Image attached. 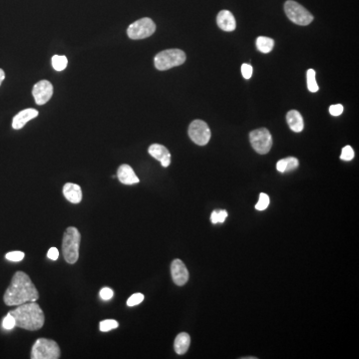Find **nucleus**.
Here are the masks:
<instances>
[{"label": "nucleus", "instance_id": "obj_1", "mask_svg": "<svg viewBox=\"0 0 359 359\" xmlns=\"http://www.w3.org/2000/svg\"><path fill=\"white\" fill-rule=\"evenodd\" d=\"M39 293L30 277L23 271L14 273L11 283L6 289L3 300L8 306L20 305L29 301H36Z\"/></svg>", "mask_w": 359, "mask_h": 359}, {"label": "nucleus", "instance_id": "obj_2", "mask_svg": "<svg viewBox=\"0 0 359 359\" xmlns=\"http://www.w3.org/2000/svg\"><path fill=\"white\" fill-rule=\"evenodd\" d=\"M15 309L9 311L14 317L17 327L35 331L44 325V313L39 304L35 301H29L17 305Z\"/></svg>", "mask_w": 359, "mask_h": 359}, {"label": "nucleus", "instance_id": "obj_3", "mask_svg": "<svg viewBox=\"0 0 359 359\" xmlns=\"http://www.w3.org/2000/svg\"><path fill=\"white\" fill-rule=\"evenodd\" d=\"M81 241V235L74 227H69L63 236L62 252L64 259L70 263H75L79 258V246Z\"/></svg>", "mask_w": 359, "mask_h": 359}, {"label": "nucleus", "instance_id": "obj_4", "mask_svg": "<svg viewBox=\"0 0 359 359\" xmlns=\"http://www.w3.org/2000/svg\"><path fill=\"white\" fill-rule=\"evenodd\" d=\"M186 54L180 49H168L158 53L154 62L158 70L165 71L176 66H180L186 61Z\"/></svg>", "mask_w": 359, "mask_h": 359}, {"label": "nucleus", "instance_id": "obj_5", "mask_svg": "<svg viewBox=\"0 0 359 359\" xmlns=\"http://www.w3.org/2000/svg\"><path fill=\"white\" fill-rule=\"evenodd\" d=\"M32 359H58L60 348L56 341L47 338H38L32 346Z\"/></svg>", "mask_w": 359, "mask_h": 359}, {"label": "nucleus", "instance_id": "obj_6", "mask_svg": "<svg viewBox=\"0 0 359 359\" xmlns=\"http://www.w3.org/2000/svg\"><path fill=\"white\" fill-rule=\"evenodd\" d=\"M284 11L290 21L300 26L308 25L313 20L312 14L302 5L293 0H287L285 2Z\"/></svg>", "mask_w": 359, "mask_h": 359}, {"label": "nucleus", "instance_id": "obj_7", "mask_svg": "<svg viewBox=\"0 0 359 359\" xmlns=\"http://www.w3.org/2000/svg\"><path fill=\"white\" fill-rule=\"evenodd\" d=\"M156 31V24L151 18H141L130 24L127 29V34L131 39H145L150 37Z\"/></svg>", "mask_w": 359, "mask_h": 359}, {"label": "nucleus", "instance_id": "obj_8", "mask_svg": "<svg viewBox=\"0 0 359 359\" xmlns=\"http://www.w3.org/2000/svg\"><path fill=\"white\" fill-rule=\"evenodd\" d=\"M249 141L253 150L260 154H267L272 146V137L265 128L253 130L249 133Z\"/></svg>", "mask_w": 359, "mask_h": 359}, {"label": "nucleus", "instance_id": "obj_9", "mask_svg": "<svg viewBox=\"0 0 359 359\" xmlns=\"http://www.w3.org/2000/svg\"><path fill=\"white\" fill-rule=\"evenodd\" d=\"M189 136L195 144L205 146L211 139V130L203 120H195L189 127Z\"/></svg>", "mask_w": 359, "mask_h": 359}, {"label": "nucleus", "instance_id": "obj_10", "mask_svg": "<svg viewBox=\"0 0 359 359\" xmlns=\"http://www.w3.org/2000/svg\"><path fill=\"white\" fill-rule=\"evenodd\" d=\"M32 95L37 105H44L53 95V86L49 81L41 80L33 86Z\"/></svg>", "mask_w": 359, "mask_h": 359}, {"label": "nucleus", "instance_id": "obj_11", "mask_svg": "<svg viewBox=\"0 0 359 359\" xmlns=\"http://www.w3.org/2000/svg\"><path fill=\"white\" fill-rule=\"evenodd\" d=\"M171 273L174 282L179 286L186 284L189 280L188 268L186 267L185 263L179 258L173 260L171 264Z\"/></svg>", "mask_w": 359, "mask_h": 359}, {"label": "nucleus", "instance_id": "obj_12", "mask_svg": "<svg viewBox=\"0 0 359 359\" xmlns=\"http://www.w3.org/2000/svg\"><path fill=\"white\" fill-rule=\"evenodd\" d=\"M149 154L155 158L156 160L161 162V165L164 168H167L170 166L171 164V154L169 152V150L160 144H153L149 147L148 150Z\"/></svg>", "mask_w": 359, "mask_h": 359}, {"label": "nucleus", "instance_id": "obj_13", "mask_svg": "<svg viewBox=\"0 0 359 359\" xmlns=\"http://www.w3.org/2000/svg\"><path fill=\"white\" fill-rule=\"evenodd\" d=\"M218 26L227 32L234 31L237 27V22L234 14L229 10H222L217 16Z\"/></svg>", "mask_w": 359, "mask_h": 359}, {"label": "nucleus", "instance_id": "obj_14", "mask_svg": "<svg viewBox=\"0 0 359 359\" xmlns=\"http://www.w3.org/2000/svg\"><path fill=\"white\" fill-rule=\"evenodd\" d=\"M38 116V111L32 108L22 110L14 116L12 120V128L15 130H20L23 128L30 120L34 119Z\"/></svg>", "mask_w": 359, "mask_h": 359}, {"label": "nucleus", "instance_id": "obj_15", "mask_svg": "<svg viewBox=\"0 0 359 359\" xmlns=\"http://www.w3.org/2000/svg\"><path fill=\"white\" fill-rule=\"evenodd\" d=\"M117 178L124 185H134L140 182L139 178L136 176L134 170L129 165H121L117 171Z\"/></svg>", "mask_w": 359, "mask_h": 359}, {"label": "nucleus", "instance_id": "obj_16", "mask_svg": "<svg viewBox=\"0 0 359 359\" xmlns=\"http://www.w3.org/2000/svg\"><path fill=\"white\" fill-rule=\"evenodd\" d=\"M63 195L66 200L72 204H79L82 201V190L77 184H65L63 187Z\"/></svg>", "mask_w": 359, "mask_h": 359}, {"label": "nucleus", "instance_id": "obj_17", "mask_svg": "<svg viewBox=\"0 0 359 359\" xmlns=\"http://www.w3.org/2000/svg\"><path fill=\"white\" fill-rule=\"evenodd\" d=\"M286 121L287 124L289 126V128L295 132V133H299L303 130L304 127V123L301 114L296 111V110H290L287 114H286Z\"/></svg>", "mask_w": 359, "mask_h": 359}, {"label": "nucleus", "instance_id": "obj_18", "mask_svg": "<svg viewBox=\"0 0 359 359\" xmlns=\"http://www.w3.org/2000/svg\"><path fill=\"white\" fill-rule=\"evenodd\" d=\"M191 344V337L188 333L186 332H181L180 334L177 335L175 342H174V348L177 354L179 355H183L185 354Z\"/></svg>", "mask_w": 359, "mask_h": 359}, {"label": "nucleus", "instance_id": "obj_19", "mask_svg": "<svg viewBox=\"0 0 359 359\" xmlns=\"http://www.w3.org/2000/svg\"><path fill=\"white\" fill-rule=\"evenodd\" d=\"M274 46L273 39L265 36H259L256 39V48L261 53H269Z\"/></svg>", "mask_w": 359, "mask_h": 359}, {"label": "nucleus", "instance_id": "obj_20", "mask_svg": "<svg viewBox=\"0 0 359 359\" xmlns=\"http://www.w3.org/2000/svg\"><path fill=\"white\" fill-rule=\"evenodd\" d=\"M315 71L313 69H308L306 71V80H307V87L308 90L312 93H315L318 91V85L316 82V78H315Z\"/></svg>", "mask_w": 359, "mask_h": 359}, {"label": "nucleus", "instance_id": "obj_21", "mask_svg": "<svg viewBox=\"0 0 359 359\" xmlns=\"http://www.w3.org/2000/svg\"><path fill=\"white\" fill-rule=\"evenodd\" d=\"M68 64V60L66 56L61 55H54L52 57V67L56 71H63Z\"/></svg>", "mask_w": 359, "mask_h": 359}, {"label": "nucleus", "instance_id": "obj_22", "mask_svg": "<svg viewBox=\"0 0 359 359\" xmlns=\"http://www.w3.org/2000/svg\"><path fill=\"white\" fill-rule=\"evenodd\" d=\"M119 326V323L114 320V319H106V320H102L99 324V328L102 332H107L110 331L112 329H115Z\"/></svg>", "mask_w": 359, "mask_h": 359}, {"label": "nucleus", "instance_id": "obj_23", "mask_svg": "<svg viewBox=\"0 0 359 359\" xmlns=\"http://www.w3.org/2000/svg\"><path fill=\"white\" fill-rule=\"evenodd\" d=\"M268 205H269V197L264 193L259 194V199L257 204L255 205V209L257 211H264L268 207Z\"/></svg>", "mask_w": 359, "mask_h": 359}, {"label": "nucleus", "instance_id": "obj_24", "mask_svg": "<svg viewBox=\"0 0 359 359\" xmlns=\"http://www.w3.org/2000/svg\"><path fill=\"white\" fill-rule=\"evenodd\" d=\"M25 254L23 251H19V250H15V251H10V252H7L5 254V258L10 260V261H21L23 258H24Z\"/></svg>", "mask_w": 359, "mask_h": 359}, {"label": "nucleus", "instance_id": "obj_25", "mask_svg": "<svg viewBox=\"0 0 359 359\" xmlns=\"http://www.w3.org/2000/svg\"><path fill=\"white\" fill-rule=\"evenodd\" d=\"M144 300V294L142 293H134L133 295H131L128 300H127V305L132 307L135 305L140 304L142 301Z\"/></svg>", "mask_w": 359, "mask_h": 359}, {"label": "nucleus", "instance_id": "obj_26", "mask_svg": "<svg viewBox=\"0 0 359 359\" xmlns=\"http://www.w3.org/2000/svg\"><path fill=\"white\" fill-rule=\"evenodd\" d=\"M2 326H3V328L6 329V330H11V329H13V328L16 326V324H15V319H14V317H13L9 312H8L7 315L3 318Z\"/></svg>", "mask_w": 359, "mask_h": 359}, {"label": "nucleus", "instance_id": "obj_27", "mask_svg": "<svg viewBox=\"0 0 359 359\" xmlns=\"http://www.w3.org/2000/svg\"><path fill=\"white\" fill-rule=\"evenodd\" d=\"M354 158V151L350 146H345L340 155V159L343 161H351Z\"/></svg>", "mask_w": 359, "mask_h": 359}, {"label": "nucleus", "instance_id": "obj_28", "mask_svg": "<svg viewBox=\"0 0 359 359\" xmlns=\"http://www.w3.org/2000/svg\"><path fill=\"white\" fill-rule=\"evenodd\" d=\"M285 163H286V170L285 172H291L293 170H295L298 165H299V162L296 158L294 157H288V158H285Z\"/></svg>", "mask_w": 359, "mask_h": 359}, {"label": "nucleus", "instance_id": "obj_29", "mask_svg": "<svg viewBox=\"0 0 359 359\" xmlns=\"http://www.w3.org/2000/svg\"><path fill=\"white\" fill-rule=\"evenodd\" d=\"M99 295L103 300H109L114 296V291L110 287H103L100 290Z\"/></svg>", "mask_w": 359, "mask_h": 359}, {"label": "nucleus", "instance_id": "obj_30", "mask_svg": "<svg viewBox=\"0 0 359 359\" xmlns=\"http://www.w3.org/2000/svg\"><path fill=\"white\" fill-rule=\"evenodd\" d=\"M241 74L243 78L249 79L252 75V66L249 64H242L241 65Z\"/></svg>", "mask_w": 359, "mask_h": 359}, {"label": "nucleus", "instance_id": "obj_31", "mask_svg": "<svg viewBox=\"0 0 359 359\" xmlns=\"http://www.w3.org/2000/svg\"><path fill=\"white\" fill-rule=\"evenodd\" d=\"M342 112H343V106H342L341 104L331 105V106L329 107V113H330L332 116H334V117L341 115Z\"/></svg>", "mask_w": 359, "mask_h": 359}, {"label": "nucleus", "instance_id": "obj_32", "mask_svg": "<svg viewBox=\"0 0 359 359\" xmlns=\"http://www.w3.org/2000/svg\"><path fill=\"white\" fill-rule=\"evenodd\" d=\"M47 256H48V258H50L52 260H56L59 257L58 249L56 247H50L47 252Z\"/></svg>", "mask_w": 359, "mask_h": 359}, {"label": "nucleus", "instance_id": "obj_33", "mask_svg": "<svg viewBox=\"0 0 359 359\" xmlns=\"http://www.w3.org/2000/svg\"><path fill=\"white\" fill-rule=\"evenodd\" d=\"M276 169L278 172L280 173H284L285 170H286V163H285V160L282 159V160H279L276 164Z\"/></svg>", "mask_w": 359, "mask_h": 359}, {"label": "nucleus", "instance_id": "obj_34", "mask_svg": "<svg viewBox=\"0 0 359 359\" xmlns=\"http://www.w3.org/2000/svg\"><path fill=\"white\" fill-rule=\"evenodd\" d=\"M228 217V213L226 211H218V219L219 223H224Z\"/></svg>", "mask_w": 359, "mask_h": 359}, {"label": "nucleus", "instance_id": "obj_35", "mask_svg": "<svg viewBox=\"0 0 359 359\" xmlns=\"http://www.w3.org/2000/svg\"><path fill=\"white\" fill-rule=\"evenodd\" d=\"M211 222L216 225L219 223V219H218V211H214L211 215Z\"/></svg>", "mask_w": 359, "mask_h": 359}, {"label": "nucleus", "instance_id": "obj_36", "mask_svg": "<svg viewBox=\"0 0 359 359\" xmlns=\"http://www.w3.org/2000/svg\"><path fill=\"white\" fill-rule=\"evenodd\" d=\"M4 78H5V73H4V71L2 69H0V86H1Z\"/></svg>", "mask_w": 359, "mask_h": 359}]
</instances>
